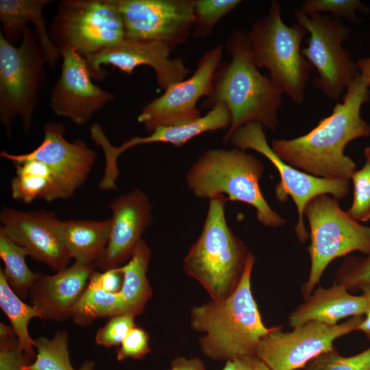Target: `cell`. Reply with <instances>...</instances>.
<instances>
[{
	"label": "cell",
	"instance_id": "obj_1",
	"mask_svg": "<svg viewBox=\"0 0 370 370\" xmlns=\"http://www.w3.org/2000/svg\"><path fill=\"white\" fill-rule=\"evenodd\" d=\"M370 92L359 75L349 85L342 101L308 133L291 139L271 142V148L283 161L313 176L350 182L357 165L345 154L352 140L370 135V125L362 118V106Z\"/></svg>",
	"mask_w": 370,
	"mask_h": 370
},
{
	"label": "cell",
	"instance_id": "obj_2",
	"mask_svg": "<svg viewBox=\"0 0 370 370\" xmlns=\"http://www.w3.org/2000/svg\"><path fill=\"white\" fill-rule=\"evenodd\" d=\"M225 47L230 60L220 64L202 106L211 108L217 103H223L229 109L232 122L224 140L251 122L275 131L284 92L255 64L247 32L234 31Z\"/></svg>",
	"mask_w": 370,
	"mask_h": 370
},
{
	"label": "cell",
	"instance_id": "obj_3",
	"mask_svg": "<svg viewBox=\"0 0 370 370\" xmlns=\"http://www.w3.org/2000/svg\"><path fill=\"white\" fill-rule=\"evenodd\" d=\"M255 260L250 252L241 280L227 298L212 300L191 310V326L206 334L199 338V345L210 359L228 361L256 356L260 339L270 330L262 321L251 291Z\"/></svg>",
	"mask_w": 370,
	"mask_h": 370
},
{
	"label": "cell",
	"instance_id": "obj_4",
	"mask_svg": "<svg viewBox=\"0 0 370 370\" xmlns=\"http://www.w3.org/2000/svg\"><path fill=\"white\" fill-rule=\"evenodd\" d=\"M263 171L260 160L238 148L209 149L191 165L186 180L197 197L210 199L226 194L230 201L253 206L262 225L282 227L286 220L270 207L260 188Z\"/></svg>",
	"mask_w": 370,
	"mask_h": 370
},
{
	"label": "cell",
	"instance_id": "obj_5",
	"mask_svg": "<svg viewBox=\"0 0 370 370\" xmlns=\"http://www.w3.org/2000/svg\"><path fill=\"white\" fill-rule=\"evenodd\" d=\"M224 195L210 199L204 225L184 260V270L197 280L212 300L222 301L236 289L251 251L228 227Z\"/></svg>",
	"mask_w": 370,
	"mask_h": 370
},
{
	"label": "cell",
	"instance_id": "obj_6",
	"mask_svg": "<svg viewBox=\"0 0 370 370\" xmlns=\"http://www.w3.org/2000/svg\"><path fill=\"white\" fill-rule=\"evenodd\" d=\"M279 1H271L267 14L256 20L247 32L253 60L269 71L273 83L293 103L301 105L312 65L303 55L306 31L299 24L283 22Z\"/></svg>",
	"mask_w": 370,
	"mask_h": 370
},
{
	"label": "cell",
	"instance_id": "obj_7",
	"mask_svg": "<svg viewBox=\"0 0 370 370\" xmlns=\"http://www.w3.org/2000/svg\"><path fill=\"white\" fill-rule=\"evenodd\" d=\"M46 64L28 25L18 46L9 42L0 32V122L8 138L18 118L24 130H30L39 95L46 84Z\"/></svg>",
	"mask_w": 370,
	"mask_h": 370
},
{
	"label": "cell",
	"instance_id": "obj_8",
	"mask_svg": "<svg viewBox=\"0 0 370 370\" xmlns=\"http://www.w3.org/2000/svg\"><path fill=\"white\" fill-rule=\"evenodd\" d=\"M310 226L308 251L310 268L301 293L305 299L319 283L327 267L334 259L354 251L370 254V225L352 219L328 194L319 195L306 204L304 216Z\"/></svg>",
	"mask_w": 370,
	"mask_h": 370
},
{
	"label": "cell",
	"instance_id": "obj_9",
	"mask_svg": "<svg viewBox=\"0 0 370 370\" xmlns=\"http://www.w3.org/2000/svg\"><path fill=\"white\" fill-rule=\"evenodd\" d=\"M49 27L60 50L86 59L125 38L121 16L110 0H60Z\"/></svg>",
	"mask_w": 370,
	"mask_h": 370
},
{
	"label": "cell",
	"instance_id": "obj_10",
	"mask_svg": "<svg viewBox=\"0 0 370 370\" xmlns=\"http://www.w3.org/2000/svg\"><path fill=\"white\" fill-rule=\"evenodd\" d=\"M294 16L309 34L301 52L318 72L314 86L330 99L338 100L359 75L356 62L343 46L351 29L325 14H306L297 9Z\"/></svg>",
	"mask_w": 370,
	"mask_h": 370
},
{
	"label": "cell",
	"instance_id": "obj_11",
	"mask_svg": "<svg viewBox=\"0 0 370 370\" xmlns=\"http://www.w3.org/2000/svg\"><path fill=\"white\" fill-rule=\"evenodd\" d=\"M224 141L230 142L243 151L251 149L257 151L275 167L280 178L275 188L276 199L280 202L286 201L288 197L293 199L298 213L295 231L299 240L302 242L309 236L304 219V209L308 201L321 194H328L337 199H343L349 193V182L317 177L281 160L268 144L263 126L260 123H247L236 130Z\"/></svg>",
	"mask_w": 370,
	"mask_h": 370
},
{
	"label": "cell",
	"instance_id": "obj_12",
	"mask_svg": "<svg viewBox=\"0 0 370 370\" xmlns=\"http://www.w3.org/2000/svg\"><path fill=\"white\" fill-rule=\"evenodd\" d=\"M363 316L353 317L335 325L307 322L283 332L270 328L260 341L256 356L271 370H297L304 368L319 355L335 350L334 341L357 330Z\"/></svg>",
	"mask_w": 370,
	"mask_h": 370
},
{
	"label": "cell",
	"instance_id": "obj_13",
	"mask_svg": "<svg viewBox=\"0 0 370 370\" xmlns=\"http://www.w3.org/2000/svg\"><path fill=\"white\" fill-rule=\"evenodd\" d=\"M119 12L125 38L156 40L171 51L193 35L194 0H110Z\"/></svg>",
	"mask_w": 370,
	"mask_h": 370
},
{
	"label": "cell",
	"instance_id": "obj_14",
	"mask_svg": "<svg viewBox=\"0 0 370 370\" xmlns=\"http://www.w3.org/2000/svg\"><path fill=\"white\" fill-rule=\"evenodd\" d=\"M222 57L221 45L205 52L192 75L147 103L137 117L138 122L150 134L160 127L187 123L201 117L197 102L208 95Z\"/></svg>",
	"mask_w": 370,
	"mask_h": 370
},
{
	"label": "cell",
	"instance_id": "obj_15",
	"mask_svg": "<svg viewBox=\"0 0 370 370\" xmlns=\"http://www.w3.org/2000/svg\"><path fill=\"white\" fill-rule=\"evenodd\" d=\"M171 52L161 42L125 38L86 60L92 79L97 80L106 75L103 65H111L127 75H132L139 66H149L155 72L158 86L165 90L184 80L190 73L182 59L171 58Z\"/></svg>",
	"mask_w": 370,
	"mask_h": 370
},
{
	"label": "cell",
	"instance_id": "obj_16",
	"mask_svg": "<svg viewBox=\"0 0 370 370\" xmlns=\"http://www.w3.org/2000/svg\"><path fill=\"white\" fill-rule=\"evenodd\" d=\"M61 55V72L52 89L49 107L56 116L84 125L112 102L115 95L92 82L85 58L71 49Z\"/></svg>",
	"mask_w": 370,
	"mask_h": 370
},
{
	"label": "cell",
	"instance_id": "obj_17",
	"mask_svg": "<svg viewBox=\"0 0 370 370\" xmlns=\"http://www.w3.org/2000/svg\"><path fill=\"white\" fill-rule=\"evenodd\" d=\"M61 221L54 212L44 210L3 207L0 212V229L28 256L56 272L67 267L71 259L61 236Z\"/></svg>",
	"mask_w": 370,
	"mask_h": 370
},
{
	"label": "cell",
	"instance_id": "obj_18",
	"mask_svg": "<svg viewBox=\"0 0 370 370\" xmlns=\"http://www.w3.org/2000/svg\"><path fill=\"white\" fill-rule=\"evenodd\" d=\"M42 143L30 152L16 154L46 164L53 173L62 198L69 199L86 182L97 159V153L82 139L65 138L66 128L60 122L49 121L43 126Z\"/></svg>",
	"mask_w": 370,
	"mask_h": 370
},
{
	"label": "cell",
	"instance_id": "obj_19",
	"mask_svg": "<svg viewBox=\"0 0 370 370\" xmlns=\"http://www.w3.org/2000/svg\"><path fill=\"white\" fill-rule=\"evenodd\" d=\"M111 230L106 248L96 264L101 271L120 267L129 260L152 220V206L138 188L120 195L109 206Z\"/></svg>",
	"mask_w": 370,
	"mask_h": 370
},
{
	"label": "cell",
	"instance_id": "obj_20",
	"mask_svg": "<svg viewBox=\"0 0 370 370\" xmlns=\"http://www.w3.org/2000/svg\"><path fill=\"white\" fill-rule=\"evenodd\" d=\"M95 267L75 262L53 275L38 273L29 292L32 306L40 312L43 319L62 321L71 319Z\"/></svg>",
	"mask_w": 370,
	"mask_h": 370
},
{
	"label": "cell",
	"instance_id": "obj_21",
	"mask_svg": "<svg viewBox=\"0 0 370 370\" xmlns=\"http://www.w3.org/2000/svg\"><path fill=\"white\" fill-rule=\"evenodd\" d=\"M288 317L293 328L310 321L335 325L345 318L363 316L366 310L362 294L352 295L345 287L334 283L329 288L319 286Z\"/></svg>",
	"mask_w": 370,
	"mask_h": 370
},
{
	"label": "cell",
	"instance_id": "obj_22",
	"mask_svg": "<svg viewBox=\"0 0 370 370\" xmlns=\"http://www.w3.org/2000/svg\"><path fill=\"white\" fill-rule=\"evenodd\" d=\"M51 0H1L0 32L13 45L21 42L24 28L29 23L35 27V36L47 65L54 68L62 58L60 50L51 42L43 14Z\"/></svg>",
	"mask_w": 370,
	"mask_h": 370
},
{
	"label": "cell",
	"instance_id": "obj_23",
	"mask_svg": "<svg viewBox=\"0 0 370 370\" xmlns=\"http://www.w3.org/2000/svg\"><path fill=\"white\" fill-rule=\"evenodd\" d=\"M231 122V113L227 107L223 103H217L207 114L193 121L158 127L146 136H135L119 147L114 146L113 152L119 158L122 153L133 147L154 143H169L180 147L203 133L228 130Z\"/></svg>",
	"mask_w": 370,
	"mask_h": 370
},
{
	"label": "cell",
	"instance_id": "obj_24",
	"mask_svg": "<svg viewBox=\"0 0 370 370\" xmlns=\"http://www.w3.org/2000/svg\"><path fill=\"white\" fill-rule=\"evenodd\" d=\"M0 156L11 161L16 169V176L11 182L14 199L31 204L35 199L49 202L62 199L55 175L46 164L37 160L20 158L6 151H2Z\"/></svg>",
	"mask_w": 370,
	"mask_h": 370
},
{
	"label": "cell",
	"instance_id": "obj_25",
	"mask_svg": "<svg viewBox=\"0 0 370 370\" xmlns=\"http://www.w3.org/2000/svg\"><path fill=\"white\" fill-rule=\"evenodd\" d=\"M60 229L71 258L96 267L108 243L111 219L62 221Z\"/></svg>",
	"mask_w": 370,
	"mask_h": 370
},
{
	"label": "cell",
	"instance_id": "obj_26",
	"mask_svg": "<svg viewBox=\"0 0 370 370\" xmlns=\"http://www.w3.org/2000/svg\"><path fill=\"white\" fill-rule=\"evenodd\" d=\"M151 251L144 239L134 249L128 262L117 268L123 275L119 291L122 314H140L153 293L147 278Z\"/></svg>",
	"mask_w": 370,
	"mask_h": 370
},
{
	"label": "cell",
	"instance_id": "obj_27",
	"mask_svg": "<svg viewBox=\"0 0 370 370\" xmlns=\"http://www.w3.org/2000/svg\"><path fill=\"white\" fill-rule=\"evenodd\" d=\"M0 308L9 319L19 345L33 360L36 357L34 351V339L28 331V324L31 319H43L40 312L34 306L25 303L9 285L3 269H0Z\"/></svg>",
	"mask_w": 370,
	"mask_h": 370
},
{
	"label": "cell",
	"instance_id": "obj_28",
	"mask_svg": "<svg viewBox=\"0 0 370 370\" xmlns=\"http://www.w3.org/2000/svg\"><path fill=\"white\" fill-rule=\"evenodd\" d=\"M36 357L25 370H95L92 360L85 361L75 369L70 360L69 334L66 330L56 332L51 338L40 336L34 339Z\"/></svg>",
	"mask_w": 370,
	"mask_h": 370
},
{
	"label": "cell",
	"instance_id": "obj_29",
	"mask_svg": "<svg viewBox=\"0 0 370 370\" xmlns=\"http://www.w3.org/2000/svg\"><path fill=\"white\" fill-rule=\"evenodd\" d=\"M122 314L120 293H111L88 284L74 306L71 319L82 327L101 318Z\"/></svg>",
	"mask_w": 370,
	"mask_h": 370
},
{
	"label": "cell",
	"instance_id": "obj_30",
	"mask_svg": "<svg viewBox=\"0 0 370 370\" xmlns=\"http://www.w3.org/2000/svg\"><path fill=\"white\" fill-rule=\"evenodd\" d=\"M26 250L16 243L0 229V257L5 264L3 269L13 291L21 298L29 296V289L38 276L28 267Z\"/></svg>",
	"mask_w": 370,
	"mask_h": 370
},
{
	"label": "cell",
	"instance_id": "obj_31",
	"mask_svg": "<svg viewBox=\"0 0 370 370\" xmlns=\"http://www.w3.org/2000/svg\"><path fill=\"white\" fill-rule=\"evenodd\" d=\"M241 2L240 0H194L193 38L207 37L217 23Z\"/></svg>",
	"mask_w": 370,
	"mask_h": 370
},
{
	"label": "cell",
	"instance_id": "obj_32",
	"mask_svg": "<svg viewBox=\"0 0 370 370\" xmlns=\"http://www.w3.org/2000/svg\"><path fill=\"white\" fill-rule=\"evenodd\" d=\"M334 283L343 286L349 291H359L370 285V254L345 258L336 272Z\"/></svg>",
	"mask_w": 370,
	"mask_h": 370
},
{
	"label": "cell",
	"instance_id": "obj_33",
	"mask_svg": "<svg viewBox=\"0 0 370 370\" xmlns=\"http://www.w3.org/2000/svg\"><path fill=\"white\" fill-rule=\"evenodd\" d=\"M354 187L353 201L347 210L349 216L358 223L370 220V163L356 170L351 178Z\"/></svg>",
	"mask_w": 370,
	"mask_h": 370
},
{
	"label": "cell",
	"instance_id": "obj_34",
	"mask_svg": "<svg viewBox=\"0 0 370 370\" xmlns=\"http://www.w3.org/2000/svg\"><path fill=\"white\" fill-rule=\"evenodd\" d=\"M304 369V370H370V347L349 356H343L336 350L325 352L310 361Z\"/></svg>",
	"mask_w": 370,
	"mask_h": 370
},
{
	"label": "cell",
	"instance_id": "obj_35",
	"mask_svg": "<svg viewBox=\"0 0 370 370\" xmlns=\"http://www.w3.org/2000/svg\"><path fill=\"white\" fill-rule=\"evenodd\" d=\"M300 10L306 14L328 12L352 21L359 19L356 12L367 13L369 10L358 0H306Z\"/></svg>",
	"mask_w": 370,
	"mask_h": 370
},
{
	"label": "cell",
	"instance_id": "obj_36",
	"mask_svg": "<svg viewBox=\"0 0 370 370\" xmlns=\"http://www.w3.org/2000/svg\"><path fill=\"white\" fill-rule=\"evenodd\" d=\"M135 317L130 314H121L109 318L97 332L95 343L106 347L120 345L129 332L136 326Z\"/></svg>",
	"mask_w": 370,
	"mask_h": 370
},
{
	"label": "cell",
	"instance_id": "obj_37",
	"mask_svg": "<svg viewBox=\"0 0 370 370\" xmlns=\"http://www.w3.org/2000/svg\"><path fill=\"white\" fill-rule=\"evenodd\" d=\"M33 361L20 347L16 335L0 338V370H25Z\"/></svg>",
	"mask_w": 370,
	"mask_h": 370
},
{
	"label": "cell",
	"instance_id": "obj_38",
	"mask_svg": "<svg viewBox=\"0 0 370 370\" xmlns=\"http://www.w3.org/2000/svg\"><path fill=\"white\" fill-rule=\"evenodd\" d=\"M147 332L138 327H134L127 334L116 352V360L126 358L143 359L151 352Z\"/></svg>",
	"mask_w": 370,
	"mask_h": 370
},
{
	"label": "cell",
	"instance_id": "obj_39",
	"mask_svg": "<svg viewBox=\"0 0 370 370\" xmlns=\"http://www.w3.org/2000/svg\"><path fill=\"white\" fill-rule=\"evenodd\" d=\"M121 276L123 275L117 268L101 272L95 270L89 278L88 284L108 293H119L122 287Z\"/></svg>",
	"mask_w": 370,
	"mask_h": 370
},
{
	"label": "cell",
	"instance_id": "obj_40",
	"mask_svg": "<svg viewBox=\"0 0 370 370\" xmlns=\"http://www.w3.org/2000/svg\"><path fill=\"white\" fill-rule=\"evenodd\" d=\"M222 370H271L256 356L226 361Z\"/></svg>",
	"mask_w": 370,
	"mask_h": 370
},
{
	"label": "cell",
	"instance_id": "obj_41",
	"mask_svg": "<svg viewBox=\"0 0 370 370\" xmlns=\"http://www.w3.org/2000/svg\"><path fill=\"white\" fill-rule=\"evenodd\" d=\"M170 370H205V366L198 358L177 356L172 361Z\"/></svg>",
	"mask_w": 370,
	"mask_h": 370
},
{
	"label": "cell",
	"instance_id": "obj_42",
	"mask_svg": "<svg viewBox=\"0 0 370 370\" xmlns=\"http://www.w3.org/2000/svg\"><path fill=\"white\" fill-rule=\"evenodd\" d=\"M366 301L365 317L358 325V331L362 332L370 342V285H367L360 289Z\"/></svg>",
	"mask_w": 370,
	"mask_h": 370
},
{
	"label": "cell",
	"instance_id": "obj_43",
	"mask_svg": "<svg viewBox=\"0 0 370 370\" xmlns=\"http://www.w3.org/2000/svg\"><path fill=\"white\" fill-rule=\"evenodd\" d=\"M359 76L364 84L370 87V57L359 58L356 62Z\"/></svg>",
	"mask_w": 370,
	"mask_h": 370
},
{
	"label": "cell",
	"instance_id": "obj_44",
	"mask_svg": "<svg viewBox=\"0 0 370 370\" xmlns=\"http://www.w3.org/2000/svg\"><path fill=\"white\" fill-rule=\"evenodd\" d=\"M364 154L367 161L370 163V147H367L365 149Z\"/></svg>",
	"mask_w": 370,
	"mask_h": 370
}]
</instances>
